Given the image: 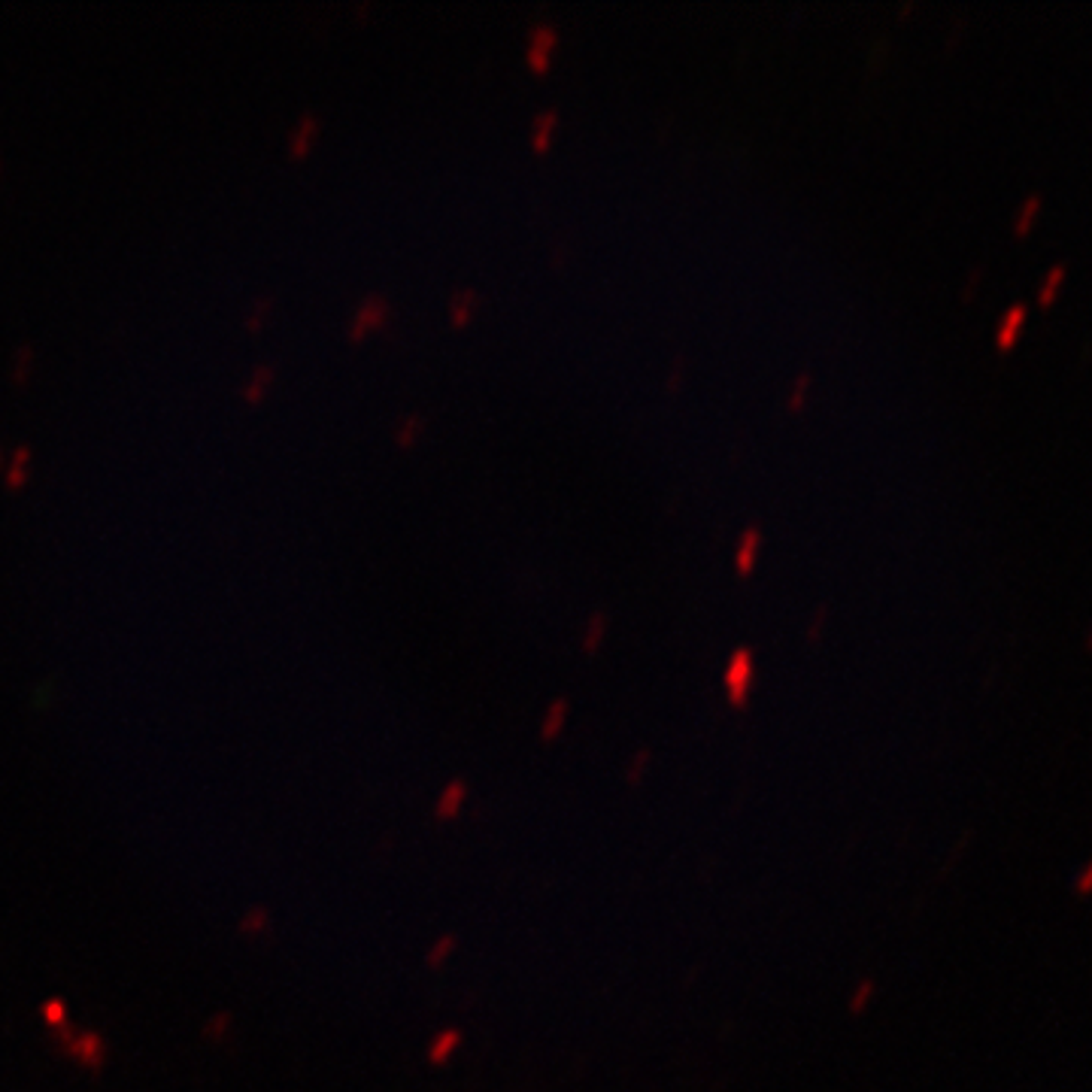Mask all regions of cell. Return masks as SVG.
I'll return each instance as SVG.
<instances>
[{
	"instance_id": "obj_1",
	"label": "cell",
	"mask_w": 1092,
	"mask_h": 1092,
	"mask_svg": "<svg viewBox=\"0 0 1092 1092\" xmlns=\"http://www.w3.org/2000/svg\"><path fill=\"white\" fill-rule=\"evenodd\" d=\"M558 43V30L550 25V22H537L528 30V46H525V55H528V64L537 70H543L546 64H550V55Z\"/></svg>"
},
{
	"instance_id": "obj_2",
	"label": "cell",
	"mask_w": 1092,
	"mask_h": 1092,
	"mask_svg": "<svg viewBox=\"0 0 1092 1092\" xmlns=\"http://www.w3.org/2000/svg\"><path fill=\"white\" fill-rule=\"evenodd\" d=\"M389 313H392L389 298L367 295L356 307V313H352V319H349V337H361L367 328H374L377 322H382V319L389 316Z\"/></svg>"
},
{
	"instance_id": "obj_3",
	"label": "cell",
	"mask_w": 1092,
	"mask_h": 1092,
	"mask_svg": "<svg viewBox=\"0 0 1092 1092\" xmlns=\"http://www.w3.org/2000/svg\"><path fill=\"white\" fill-rule=\"evenodd\" d=\"M759 546H762V532H759V528H747L744 537H741V543H737V553H734L737 568H741V571H750V568H752V561H756V556H759Z\"/></svg>"
},
{
	"instance_id": "obj_4",
	"label": "cell",
	"mask_w": 1092,
	"mask_h": 1092,
	"mask_svg": "<svg viewBox=\"0 0 1092 1092\" xmlns=\"http://www.w3.org/2000/svg\"><path fill=\"white\" fill-rule=\"evenodd\" d=\"M316 131H319V116H316V112H303L301 122L292 127V134H288V143H292V149H295V152H303V149H307Z\"/></svg>"
},
{
	"instance_id": "obj_5",
	"label": "cell",
	"mask_w": 1092,
	"mask_h": 1092,
	"mask_svg": "<svg viewBox=\"0 0 1092 1092\" xmlns=\"http://www.w3.org/2000/svg\"><path fill=\"white\" fill-rule=\"evenodd\" d=\"M556 125H558V109H543V112H537V116H535V122H532V143H535L537 149H543L546 143H550Z\"/></svg>"
},
{
	"instance_id": "obj_6",
	"label": "cell",
	"mask_w": 1092,
	"mask_h": 1092,
	"mask_svg": "<svg viewBox=\"0 0 1092 1092\" xmlns=\"http://www.w3.org/2000/svg\"><path fill=\"white\" fill-rule=\"evenodd\" d=\"M477 303H479V295L474 288H458V292L449 298V313H453L456 322H464V319L477 310Z\"/></svg>"
},
{
	"instance_id": "obj_7",
	"label": "cell",
	"mask_w": 1092,
	"mask_h": 1092,
	"mask_svg": "<svg viewBox=\"0 0 1092 1092\" xmlns=\"http://www.w3.org/2000/svg\"><path fill=\"white\" fill-rule=\"evenodd\" d=\"M422 425H425L422 413H407L404 419L398 422V428H395V438H398L400 443H410V440H416V438H419Z\"/></svg>"
},
{
	"instance_id": "obj_8",
	"label": "cell",
	"mask_w": 1092,
	"mask_h": 1092,
	"mask_svg": "<svg viewBox=\"0 0 1092 1092\" xmlns=\"http://www.w3.org/2000/svg\"><path fill=\"white\" fill-rule=\"evenodd\" d=\"M270 377H273V364H259V367H255V371H252V377L246 380V385H244V395H246V398L262 395V392L267 389Z\"/></svg>"
},
{
	"instance_id": "obj_9",
	"label": "cell",
	"mask_w": 1092,
	"mask_h": 1092,
	"mask_svg": "<svg viewBox=\"0 0 1092 1092\" xmlns=\"http://www.w3.org/2000/svg\"><path fill=\"white\" fill-rule=\"evenodd\" d=\"M28 461H30V446H19L12 453V461H10V468H7V479L10 483H22L25 479V474H28Z\"/></svg>"
},
{
	"instance_id": "obj_10",
	"label": "cell",
	"mask_w": 1092,
	"mask_h": 1092,
	"mask_svg": "<svg viewBox=\"0 0 1092 1092\" xmlns=\"http://www.w3.org/2000/svg\"><path fill=\"white\" fill-rule=\"evenodd\" d=\"M808 389H810V374H798V377L792 380V385H790V407L805 404Z\"/></svg>"
},
{
	"instance_id": "obj_11",
	"label": "cell",
	"mask_w": 1092,
	"mask_h": 1092,
	"mask_svg": "<svg viewBox=\"0 0 1092 1092\" xmlns=\"http://www.w3.org/2000/svg\"><path fill=\"white\" fill-rule=\"evenodd\" d=\"M270 303H273V298L270 295H262V298H255V303L249 307V316H246V322L249 325H259L262 319H264V313L270 310Z\"/></svg>"
},
{
	"instance_id": "obj_12",
	"label": "cell",
	"mask_w": 1092,
	"mask_h": 1092,
	"mask_svg": "<svg viewBox=\"0 0 1092 1092\" xmlns=\"http://www.w3.org/2000/svg\"><path fill=\"white\" fill-rule=\"evenodd\" d=\"M30 359H34V349H30L28 343H22V346H19V352H15V377L28 374Z\"/></svg>"
},
{
	"instance_id": "obj_13",
	"label": "cell",
	"mask_w": 1092,
	"mask_h": 1092,
	"mask_svg": "<svg viewBox=\"0 0 1092 1092\" xmlns=\"http://www.w3.org/2000/svg\"><path fill=\"white\" fill-rule=\"evenodd\" d=\"M4 458H7V453H4V449H0V464H4Z\"/></svg>"
}]
</instances>
